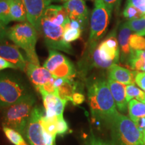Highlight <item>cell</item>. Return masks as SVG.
Returning <instances> with one entry per match:
<instances>
[{"instance_id": "cell-11", "label": "cell", "mask_w": 145, "mask_h": 145, "mask_svg": "<svg viewBox=\"0 0 145 145\" xmlns=\"http://www.w3.org/2000/svg\"><path fill=\"white\" fill-rule=\"evenodd\" d=\"M0 57L12 63L22 71H25L26 70L28 65L27 59L24 57L17 46L0 44Z\"/></svg>"}, {"instance_id": "cell-19", "label": "cell", "mask_w": 145, "mask_h": 145, "mask_svg": "<svg viewBox=\"0 0 145 145\" xmlns=\"http://www.w3.org/2000/svg\"><path fill=\"white\" fill-rule=\"evenodd\" d=\"M12 21L24 22L27 20L26 11L21 0H10Z\"/></svg>"}, {"instance_id": "cell-5", "label": "cell", "mask_w": 145, "mask_h": 145, "mask_svg": "<svg viewBox=\"0 0 145 145\" xmlns=\"http://www.w3.org/2000/svg\"><path fill=\"white\" fill-rule=\"evenodd\" d=\"M31 93L15 76L0 74V108H5L22 100Z\"/></svg>"}, {"instance_id": "cell-37", "label": "cell", "mask_w": 145, "mask_h": 145, "mask_svg": "<svg viewBox=\"0 0 145 145\" xmlns=\"http://www.w3.org/2000/svg\"><path fill=\"white\" fill-rule=\"evenodd\" d=\"M135 124L137 126L138 130L140 132V133L143 135L145 133V117L139 118L135 121H133Z\"/></svg>"}, {"instance_id": "cell-22", "label": "cell", "mask_w": 145, "mask_h": 145, "mask_svg": "<svg viewBox=\"0 0 145 145\" xmlns=\"http://www.w3.org/2000/svg\"><path fill=\"white\" fill-rule=\"evenodd\" d=\"M128 112L130 118L132 121L145 117V104L137 99H132L128 102Z\"/></svg>"}, {"instance_id": "cell-8", "label": "cell", "mask_w": 145, "mask_h": 145, "mask_svg": "<svg viewBox=\"0 0 145 145\" xmlns=\"http://www.w3.org/2000/svg\"><path fill=\"white\" fill-rule=\"evenodd\" d=\"M43 110L35 106L32 110L26 130L25 138L30 145H54L55 138L45 131L41 124Z\"/></svg>"}, {"instance_id": "cell-33", "label": "cell", "mask_w": 145, "mask_h": 145, "mask_svg": "<svg viewBox=\"0 0 145 145\" xmlns=\"http://www.w3.org/2000/svg\"><path fill=\"white\" fill-rule=\"evenodd\" d=\"M69 126L67 122L65 120L63 117H58L57 135L63 136L67 133Z\"/></svg>"}, {"instance_id": "cell-48", "label": "cell", "mask_w": 145, "mask_h": 145, "mask_svg": "<svg viewBox=\"0 0 145 145\" xmlns=\"http://www.w3.org/2000/svg\"><path fill=\"white\" fill-rule=\"evenodd\" d=\"M144 134H145V133H144Z\"/></svg>"}, {"instance_id": "cell-12", "label": "cell", "mask_w": 145, "mask_h": 145, "mask_svg": "<svg viewBox=\"0 0 145 145\" xmlns=\"http://www.w3.org/2000/svg\"><path fill=\"white\" fill-rule=\"evenodd\" d=\"M27 75L36 89L49 82L53 77L52 74L46 68L41 67L40 65H36L29 63L26 68Z\"/></svg>"}, {"instance_id": "cell-29", "label": "cell", "mask_w": 145, "mask_h": 145, "mask_svg": "<svg viewBox=\"0 0 145 145\" xmlns=\"http://www.w3.org/2000/svg\"><path fill=\"white\" fill-rule=\"evenodd\" d=\"M82 30L81 29H75L71 28L66 24L64 26V33H63V39L67 42L71 43L72 42L79 39L81 37Z\"/></svg>"}, {"instance_id": "cell-20", "label": "cell", "mask_w": 145, "mask_h": 145, "mask_svg": "<svg viewBox=\"0 0 145 145\" xmlns=\"http://www.w3.org/2000/svg\"><path fill=\"white\" fill-rule=\"evenodd\" d=\"M51 73L54 78L73 79L76 75V69L72 63L68 59L64 63L59 65Z\"/></svg>"}, {"instance_id": "cell-2", "label": "cell", "mask_w": 145, "mask_h": 145, "mask_svg": "<svg viewBox=\"0 0 145 145\" xmlns=\"http://www.w3.org/2000/svg\"><path fill=\"white\" fill-rule=\"evenodd\" d=\"M35 102V97L30 93L22 100L4 108L3 126L16 130L25 137L27 125Z\"/></svg>"}, {"instance_id": "cell-47", "label": "cell", "mask_w": 145, "mask_h": 145, "mask_svg": "<svg viewBox=\"0 0 145 145\" xmlns=\"http://www.w3.org/2000/svg\"><path fill=\"white\" fill-rule=\"evenodd\" d=\"M142 145H145V143H144H144H143V144H142Z\"/></svg>"}, {"instance_id": "cell-28", "label": "cell", "mask_w": 145, "mask_h": 145, "mask_svg": "<svg viewBox=\"0 0 145 145\" xmlns=\"http://www.w3.org/2000/svg\"><path fill=\"white\" fill-rule=\"evenodd\" d=\"M130 46L132 50H145V38L138 34H132L129 39Z\"/></svg>"}, {"instance_id": "cell-27", "label": "cell", "mask_w": 145, "mask_h": 145, "mask_svg": "<svg viewBox=\"0 0 145 145\" xmlns=\"http://www.w3.org/2000/svg\"><path fill=\"white\" fill-rule=\"evenodd\" d=\"M0 22L5 26L12 22L10 17V0L0 1Z\"/></svg>"}, {"instance_id": "cell-18", "label": "cell", "mask_w": 145, "mask_h": 145, "mask_svg": "<svg viewBox=\"0 0 145 145\" xmlns=\"http://www.w3.org/2000/svg\"><path fill=\"white\" fill-rule=\"evenodd\" d=\"M79 83L73 79H65L64 83L57 88V96L63 100L70 101L72 96L77 91Z\"/></svg>"}, {"instance_id": "cell-15", "label": "cell", "mask_w": 145, "mask_h": 145, "mask_svg": "<svg viewBox=\"0 0 145 145\" xmlns=\"http://www.w3.org/2000/svg\"><path fill=\"white\" fill-rule=\"evenodd\" d=\"M136 72L114 64L108 69V78L127 86L135 83Z\"/></svg>"}, {"instance_id": "cell-4", "label": "cell", "mask_w": 145, "mask_h": 145, "mask_svg": "<svg viewBox=\"0 0 145 145\" xmlns=\"http://www.w3.org/2000/svg\"><path fill=\"white\" fill-rule=\"evenodd\" d=\"M109 126L112 145H142L143 135L130 118L118 112Z\"/></svg>"}, {"instance_id": "cell-10", "label": "cell", "mask_w": 145, "mask_h": 145, "mask_svg": "<svg viewBox=\"0 0 145 145\" xmlns=\"http://www.w3.org/2000/svg\"><path fill=\"white\" fill-rule=\"evenodd\" d=\"M64 8L71 20H77L82 24L83 27L88 22L89 11L84 0H69L65 3Z\"/></svg>"}, {"instance_id": "cell-21", "label": "cell", "mask_w": 145, "mask_h": 145, "mask_svg": "<svg viewBox=\"0 0 145 145\" xmlns=\"http://www.w3.org/2000/svg\"><path fill=\"white\" fill-rule=\"evenodd\" d=\"M68 59L65 55L60 52L56 51L55 50L50 49L49 50V55L48 59L44 63V67L52 72L59 65L64 63Z\"/></svg>"}, {"instance_id": "cell-49", "label": "cell", "mask_w": 145, "mask_h": 145, "mask_svg": "<svg viewBox=\"0 0 145 145\" xmlns=\"http://www.w3.org/2000/svg\"><path fill=\"white\" fill-rule=\"evenodd\" d=\"M0 1H1V0H0Z\"/></svg>"}, {"instance_id": "cell-24", "label": "cell", "mask_w": 145, "mask_h": 145, "mask_svg": "<svg viewBox=\"0 0 145 145\" xmlns=\"http://www.w3.org/2000/svg\"><path fill=\"white\" fill-rule=\"evenodd\" d=\"M126 100L128 103L133 99H137L142 102L145 99V92L139 87L136 86L135 83L127 85L126 88Z\"/></svg>"}, {"instance_id": "cell-25", "label": "cell", "mask_w": 145, "mask_h": 145, "mask_svg": "<svg viewBox=\"0 0 145 145\" xmlns=\"http://www.w3.org/2000/svg\"><path fill=\"white\" fill-rule=\"evenodd\" d=\"M3 130L5 137L14 145H28L24 139L23 136L16 130L3 126Z\"/></svg>"}, {"instance_id": "cell-45", "label": "cell", "mask_w": 145, "mask_h": 145, "mask_svg": "<svg viewBox=\"0 0 145 145\" xmlns=\"http://www.w3.org/2000/svg\"><path fill=\"white\" fill-rule=\"evenodd\" d=\"M143 142L145 143V134L144 135H143Z\"/></svg>"}, {"instance_id": "cell-14", "label": "cell", "mask_w": 145, "mask_h": 145, "mask_svg": "<svg viewBox=\"0 0 145 145\" xmlns=\"http://www.w3.org/2000/svg\"><path fill=\"white\" fill-rule=\"evenodd\" d=\"M108 83L118 109L120 112H125L126 111L127 105L128 104L126 100V85L109 78L108 79Z\"/></svg>"}, {"instance_id": "cell-26", "label": "cell", "mask_w": 145, "mask_h": 145, "mask_svg": "<svg viewBox=\"0 0 145 145\" xmlns=\"http://www.w3.org/2000/svg\"><path fill=\"white\" fill-rule=\"evenodd\" d=\"M128 63L132 69L136 71L145 72V59L135 54L134 50H132Z\"/></svg>"}, {"instance_id": "cell-7", "label": "cell", "mask_w": 145, "mask_h": 145, "mask_svg": "<svg viewBox=\"0 0 145 145\" xmlns=\"http://www.w3.org/2000/svg\"><path fill=\"white\" fill-rule=\"evenodd\" d=\"M48 48L59 50L72 54L73 50L70 43L63 39L64 27L55 24L43 16L40 22L39 31Z\"/></svg>"}, {"instance_id": "cell-38", "label": "cell", "mask_w": 145, "mask_h": 145, "mask_svg": "<svg viewBox=\"0 0 145 145\" xmlns=\"http://www.w3.org/2000/svg\"><path fill=\"white\" fill-rule=\"evenodd\" d=\"M5 69H16L17 67L12 63L7 61L6 59L0 57V71Z\"/></svg>"}, {"instance_id": "cell-41", "label": "cell", "mask_w": 145, "mask_h": 145, "mask_svg": "<svg viewBox=\"0 0 145 145\" xmlns=\"http://www.w3.org/2000/svg\"><path fill=\"white\" fill-rule=\"evenodd\" d=\"M7 32L8 29L6 28L5 25L0 22V42L3 41L7 37Z\"/></svg>"}, {"instance_id": "cell-40", "label": "cell", "mask_w": 145, "mask_h": 145, "mask_svg": "<svg viewBox=\"0 0 145 145\" xmlns=\"http://www.w3.org/2000/svg\"><path fill=\"white\" fill-rule=\"evenodd\" d=\"M88 145H111L108 143H107L104 141L100 140V139L97 138L93 136H92V137L89 139V141Z\"/></svg>"}, {"instance_id": "cell-35", "label": "cell", "mask_w": 145, "mask_h": 145, "mask_svg": "<svg viewBox=\"0 0 145 145\" xmlns=\"http://www.w3.org/2000/svg\"><path fill=\"white\" fill-rule=\"evenodd\" d=\"M126 3H130L145 14V0H127Z\"/></svg>"}, {"instance_id": "cell-16", "label": "cell", "mask_w": 145, "mask_h": 145, "mask_svg": "<svg viewBox=\"0 0 145 145\" xmlns=\"http://www.w3.org/2000/svg\"><path fill=\"white\" fill-rule=\"evenodd\" d=\"M132 30L128 27L127 22H124L119 28L118 40L120 50L121 54V60L122 62H128L132 50L130 48L129 39L132 34Z\"/></svg>"}, {"instance_id": "cell-23", "label": "cell", "mask_w": 145, "mask_h": 145, "mask_svg": "<svg viewBox=\"0 0 145 145\" xmlns=\"http://www.w3.org/2000/svg\"><path fill=\"white\" fill-rule=\"evenodd\" d=\"M41 124L45 131L56 137V136L57 135V116L46 117L44 114H43L41 117Z\"/></svg>"}, {"instance_id": "cell-9", "label": "cell", "mask_w": 145, "mask_h": 145, "mask_svg": "<svg viewBox=\"0 0 145 145\" xmlns=\"http://www.w3.org/2000/svg\"><path fill=\"white\" fill-rule=\"evenodd\" d=\"M26 11L27 20L39 31L40 22L50 0H21Z\"/></svg>"}, {"instance_id": "cell-31", "label": "cell", "mask_w": 145, "mask_h": 145, "mask_svg": "<svg viewBox=\"0 0 145 145\" xmlns=\"http://www.w3.org/2000/svg\"><path fill=\"white\" fill-rule=\"evenodd\" d=\"M126 22L132 32L140 34L145 30V14L140 18L128 20Z\"/></svg>"}, {"instance_id": "cell-3", "label": "cell", "mask_w": 145, "mask_h": 145, "mask_svg": "<svg viewBox=\"0 0 145 145\" xmlns=\"http://www.w3.org/2000/svg\"><path fill=\"white\" fill-rule=\"evenodd\" d=\"M37 32L31 24L24 22L8 29L7 37L14 42L16 46L24 50L26 59L29 63L40 65L39 57L36 52Z\"/></svg>"}, {"instance_id": "cell-17", "label": "cell", "mask_w": 145, "mask_h": 145, "mask_svg": "<svg viewBox=\"0 0 145 145\" xmlns=\"http://www.w3.org/2000/svg\"><path fill=\"white\" fill-rule=\"evenodd\" d=\"M43 16L55 24L63 27L71 20L66 10L62 5H50L46 9Z\"/></svg>"}, {"instance_id": "cell-6", "label": "cell", "mask_w": 145, "mask_h": 145, "mask_svg": "<svg viewBox=\"0 0 145 145\" xmlns=\"http://www.w3.org/2000/svg\"><path fill=\"white\" fill-rule=\"evenodd\" d=\"M112 11L102 0H95L90 19L89 44H97L105 36L111 20Z\"/></svg>"}, {"instance_id": "cell-39", "label": "cell", "mask_w": 145, "mask_h": 145, "mask_svg": "<svg viewBox=\"0 0 145 145\" xmlns=\"http://www.w3.org/2000/svg\"><path fill=\"white\" fill-rule=\"evenodd\" d=\"M102 1H104V3L107 6L111 8L112 10H114V9L118 10L119 8L120 5L122 0H102Z\"/></svg>"}, {"instance_id": "cell-43", "label": "cell", "mask_w": 145, "mask_h": 145, "mask_svg": "<svg viewBox=\"0 0 145 145\" xmlns=\"http://www.w3.org/2000/svg\"><path fill=\"white\" fill-rule=\"evenodd\" d=\"M50 1L54 2H62V1H67L69 0H50Z\"/></svg>"}, {"instance_id": "cell-34", "label": "cell", "mask_w": 145, "mask_h": 145, "mask_svg": "<svg viewBox=\"0 0 145 145\" xmlns=\"http://www.w3.org/2000/svg\"><path fill=\"white\" fill-rule=\"evenodd\" d=\"M135 83L145 92V72L137 71L135 75Z\"/></svg>"}, {"instance_id": "cell-13", "label": "cell", "mask_w": 145, "mask_h": 145, "mask_svg": "<svg viewBox=\"0 0 145 145\" xmlns=\"http://www.w3.org/2000/svg\"><path fill=\"white\" fill-rule=\"evenodd\" d=\"M45 108V116L46 117H63L65 107L67 101L63 100L53 94H45L42 95Z\"/></svg>"}, {"instance_id": "cell-44", "label": "cell", "mask_w": 145, "mask_h": 145, "mask_svg": "<svg viewBox=\"0 0 145 145\" xmlns=\"http://www.w3.org/2000/svg\"><path fill=\"white\" fill-rule=\"evenodd\" d=\"M139 35H141V36H145V30L144 31H142V32H140V34H138Z\"/></svg>"}, {"instance_id": "cell-32", "label": "cell", "mask_w": 145, "mask_h": 145, "mask_svg": "<svg viewBox=\"0 0 145 145\" xmlns=\"http://www.w3.org/2000/svg\"><path fill=\"white\" fill-rule=\"evenodd\" d=\"M54 80V77H53L49 82L45 83L42 86L36 88L38 91L40 92L41 95H45V94H53L57 96V88L54 86L53 81Z\"/></svg>"}, {"instance_id": "cell-36", "label": "cell", "mask_w": 145, "mask_h": 145, "mask_svg": "<svg viewBox=\"0 0 145 145\" xmlns=\"http://www.w3.org/2000/svg\"><path fill=\"white\" fill-rule=\"evenodd\" d=\"M85 101V95L81 92L76 91L75 93L72 96V98L71 99V101L72 103V104L75 106H78L83 104Z\"/></svg>"}, {"instance_id": "cell-30", "label": "cell", "mask_w": 145, "mask_h": 145, "mask_svg": "<svg viewBox=\"0 0 145 145\" xmlns=\"http://www.w3.org/2000/svg\"><path fill=\"white\" fill-rule=\"evenodd\" d=\"M144 15V14H143L138 9H137L134 5L128 3H126L124 10H123V16L128 20L138 19Z\"/></svg>"}, {"instance_id": "cell-46", "label": "cell", "mask_w": 145, "mask_h": 145, "mask_svg": "<svg viewBox=\"0 0 145 145\" xmlns=\"http://www.w3.org/2000/svg\"><path fill=\"white\" fill-rule=\"evenodd\" d=\"M142 102H143V103H144V104H145V99H144V101H142Z\"/></svg>"}, {"instance_id": "cell-1", "label": "cell", "mask_w": 145, "mask_h": 145, "mask_svg": "<svg viewBox=\"0 0 145 145\" xmlns=\"http://www.w3.org/2000/svg\"><path fill=\"white\" fill-rule=\"evenodd\" d=\"M88 97L91 114L95 118L109 125L118 114L116 105L104 78H95L88 81Z\"/></svg>"}, {"instance_id": "cell-42", "label": "cell", "mask_w": 145, "mask_h": 145, "mask_svg": "<svg viewBox=\"0 0 145 145\" xmlns=\"http://www.w3.org/2000/svg\"><path fill=\"white\" fill-rule=\"evenodd\" d=\"M135 52V54H137V55L140 56L145 59V50H134Z\"/></svg>"}]
</instances>
